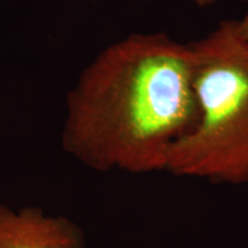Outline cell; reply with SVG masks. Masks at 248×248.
Masks as SVG:
<instances>
[{
  "mask_svg": "<svg viewBox=\"0 0 248 248\" xmlns=\"http://www.w3.org/2000/svg\"><path fill=\"white\" fill-rule=\"evenodd\" d=\"M195 54L163 32L133 33L104 49L69 93L62 148L99 172L166 171L193 128Z\"/></svg>",
  "mask_w": 248,
  "mask_h": 248,
  "instance_id": "cell-1",
  "label": "cell"
},
{
  "mask_svg": "<svg viewBox=\"0 0 248 248\" xmlns=\"http://www.w3.org/2000/svg\"><path fill=\"white\" fill-rule=\"evenodd\" d=\"M194 48L198 120L172 145L166 171L213 184H248V43L225 20Z\"/></svg>",
  "mask_w": 248,
  "mask_h": 248,
  "instance_id": "cell-2",
  "label": "cell"
},
{
  "mask_svg": "<svg viewBox=\"0 0 248 248\" xmlns=\"http://www.w3.org/2000/svg\"><path fill=\"white\" fill-rule=\"evenodd\" d=\"M0 248H85L84 232L64 216L37 207L12 209L0 203Z\"/></svg>",
  "mask_w": 248,
  "mask_h": 248,
  "instance_id": "cell-3",
  "label": "cell"
},
{
  "mask_svg": "<svg viewBox=\"0 0 248 248\" xmlns=\"http://www.w3.org/2000/svg\"><path fill=\"white\" fill-rule=\"evenodd\" d=\"M244 1L247 4L246 13H245L243 18L235 20V26H237V30L241 38L248 43V0H244Z\"/></svg>",
  "mask_w": 248,
  "mask_h": 248,
  "instance_id": "cell-4",
  "label": "cell"
},
{
  "mask_svg": "<svg viewBox=\"0 0 248 248\" xmlns=\"http://www.w3.org/2000/svg\"><path fill=\"white\" fill-rule=\"evenodd\" d=\"M188 1H191L192 4H194L195 6H198V7L200 8H206V7H209V6H213L214 4H216L218 0H188Z\"/></svg>",
  "mask_w": 248,
  "mask_h": 248,
  "instance_id": "cell-5",
  "label": "cell"
}]
</instances>
